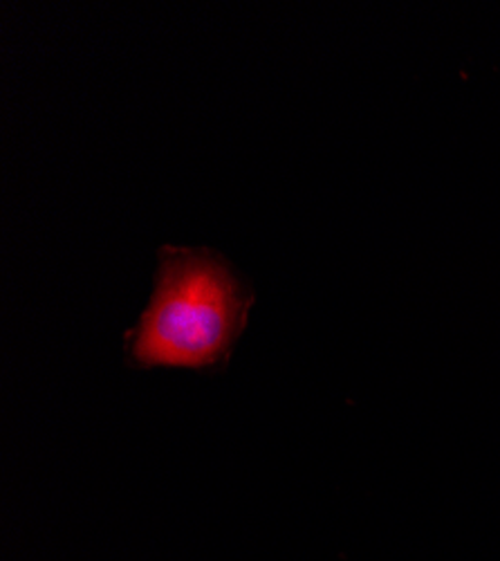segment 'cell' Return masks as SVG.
<instances>
[{
    "instance_id": "6da1fadb",
    "label": "cell",
    "mask_w": 500,
    "mask_h": 561,
    "mask_svg": "<svg viewBox=\"0 0 500 561\" xmlns=\"http://www.w3.org/2000/svg\"><path fill=\"white\" fill-rule=\"evenodd\" d=\"M254 288L211 248L162 245L149 306L124 335L138 368L211 370L247 329Z\"/></svg>"
}]
</instances>
